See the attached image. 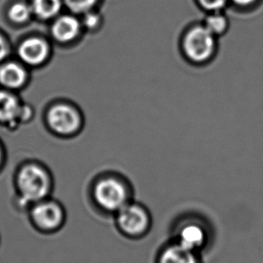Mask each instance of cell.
Masks as SVG:
<instances>
[{"mask_svg":"<svg viewBox=\"0 0 263 263\" xmlns=\"http://www.w3.org/2000/svg\"><path fill=\"white\" fill-rule=\"evenodd\" d=\"M28 81V72L21 63L3 62L0 64V85L10 91L22 88Z\"/></svg>","mask_w":263,"mask_h":263,"instance_id":"cell-11","label":"cell"},{"mask_svg":"<svg viewBox=\"0 0 263 263\" xmlns=\"http://www.w3.org/2000/svg\"><path fill=\"white\" fill-rule=\"evenodd\" d=\"M47 123L51 130L61 136H70L79 130L81 119L73 106L58 104L51 106L47 113Z\"/></svg>","mask_w":263,"mask_h":263,"instance_id":"cell-6","label":"cell"},{"mask_svg":"<svg viewBox=\"0 0 263 263\" xmlns=\"http://www.w3.org/2000/svg\"><path fill=\"white\" fill-rule=\"evenodd\" d=\"M1 158H2V154H1V150H0V161H1Z\"/></svg>","mask_w":263,"mask_h":263,"instance_id":"cell-21","label":"cell"},{"mask_svg":"<svg viewBox=\"0 0 263 263\" xmlns=\"http://www.w3.org/2000/svg\"><path fill=\"white\" fill-rule=\"evenodd\" d=\"M200 21L205 28L219 40L226 36L230 30L231 21L227 10L204 13V16Z\"/></svg>","mask_w":263,"mask_h":263,"instance_id":"cell-13","label":"cell"},{"mask_svg":"<svg viewBox=\"0 0 263 263\" xmlns=\"http://www.w3.org/2000/svg\"><path fill=\"white\" fill-rule=\"evenodd\" d=\"M9 54V47L8 42L5 39L3 35L0 34V64L4 62L5 60L8 58Z\"/></svg>","mask_w":263,"mask_h":263,"instance_id":"cell-20","label":"cell"},{"mask_svg":"<svg viewBox=\"0 0 263 263\" xmlns=\"http://www.w3.org/2000/svg\"><path fill=\"white\" fill-rule=\"evenodd\" d=\"M95 197L101 208L111 212H118L132 201L127 183L116 178L99 181L96 186Z\"/></svg>","mask_w":263,"mask_h":263,"instance_id":"cell-5","label":"cell"},{"mask_svg":"<svg viewBox=\"0 0 263 263\" xmlns=\"http://www.w3.org/2000/svg\"><path fill=\"white\" fill-rule=\"evenodd\" d=\"M120 231L130 238H143L150 233L153 216L145 205L131 201L117 213Z\"/></svg>","mask_w":263,"mask_h":263,"instance_id":"cell-4","label":"cell"},{"mask_svg":"<svg viewBox=\"0 0 263 263\" xmlns=\"http://www.w3.org/2000/svg\"><path fill=\"white\" fill-rule=\"evenodd\" d=\"M31 7L37 18L48 21L60 15L64 7L63 0H32Z\"/></svg>","mask_w":263,"mask_h":263,"instance_id":"cell-14","label":"cell"},{"mask_svg":"<svg viewBox=\"0 0 263 263\" xmlns=\"http://www.w3.org/2000/svg\"><path fill=\"white\" fill-rule=\"evenodd\" d=\"M179 50L187 64L202 68L215 61L219 52V39L213 35L201 21H193L181 31Z\"/></svg>","mask_w":263,"mask_h":263,"instance_id":"cell-1","label":"cell"},{"mask_svg":"<svg viewBox=\"0 0 263 263\" xmlns=\"http://www.w3.org/2000/svg\"><path fill=\"white\" fill-rule=\"evenodd\" d=\"M171 240L193 252L201 253L212 245L213 227L205 217L186 213L172 223Z\"/></svg>","mask_w":263,"mask_h":263,"instance_id":"cell-2","label":"cell"},{"mask_svg":"<svg viewBox=\"0 0 263 263\" xmlns=\"http://www.w3.org/2000/svg\"><path fill=\"white\" fill-rule=\"evenodd\" d=\"M82 28L81 20L75 15H59L51 25V36L60 44H70L77 39Z\"/></svg>","mask_w":263,"mask_h":263,"instance_id":"cell-9","label":"cell"},{"mask_svg":"<svg viewBox=\"0 0 263 263\" xmlns=\"http://www.w3.org/2000/svg\"><path fill=\"white\" fill-rule=\"evenodd\" d=\"M64 6L74 15H83L93 10L99 0H63Z\"/></svg>","mask_w":263,"mask_h":263,"instance_id":"cell-16","label":"cell"},{"mask_svg":"<svg viewBox=\"0 0 263 263\" xmlns=\"http://www.w3.org/2000/svg\"><path fill=\"white\" fill-rule=\"evenodd\" d=\"M34 223L45 230H53L62 223L63 212L61 206L52 201L37 202L32 211Z\"/></svg>","mask_w":263,"mask_h":263,"instance_id":"cell-10","label":"cell"},{"mask_svg":"<svg viewBox=\"0 0 263 263\" xmlns=\"http://www.w3.org/2000/svg\"><path fill=\"white\" fill-rule=\"evenodd\" d=\"M81 21L83 28L93 32V31L100 28V26L102 25V15L99 12L96 11L93 9V10L83 14Z\"/></svg>","mask_w":263,"mask_h":263,"instance_id":"cell-18","label":"cell"},{"mask_svg":"<svg viewBox=\"0 0 263 263\" xmlns=\"http://www.w3.org/2000/svg\"><path fill=\"white\" fill-rule=\"evenodd\" d=\"M155 263H204L201 253L185 248L172 240L166 241L158 250Z\"/></svg>","mask_w":263,"mask_h":263,"instance_id":"cell-8","label":"cell"},{"mask_svg":"<svg viewBox=\"0 0 263 263\" xmlns=\"http://www.w3.org/2000/svg\"><path fill=\"white\" fill-rule=\"evenodd\" d=\"M263 0H229V8L239 13H251L262 4Z\"/></svg>","mask_w":263,"mask_h":263,"instance_id":"cell-19","label":"cell"},{"mask_svg":"<svg viewBox=\"0 0 263 263\" xmlns=\"http://www.w3.org/2000/svg\"><path fill=\"white\" fill-rule=\"evenodd\" d=\"M23 104L10 90H0V123L14 125L18 124Z\"/></svg>","mask_w":263,"mask_h":263,"instance_id":"cell-12","label":"cell"},{"mask_svg":"<svg viewBox=\"0 0 263 263\" xmlns=\"http://www.w3.org/2000/svg\"><path fill=\"white\" fill-rule=\"evenodd\" d=\"M195 4L203 13L227 10L229 0H194Z\"/></svg>","mask_w":263,"mask_h":263,"instance_id":"cell-17","label":"cell"},{"mask_svg":"<svg viewBox=\"0 0 263 263\" xmlns=\"http://www.w3.org/2000/svg\"><path fill=\"white\" fill-rule=\"evenodd\" d=\"M17 184L19 194L26 204L43 200L51 189V180L47 172L36 164L26 165L21 168Z\"/></svg>","mask_w":263,"mask_h":263,"instance_id":"cell-3","label":"cell"},{"mask_svg":"<svg viewBox=\"0 0 263 263\" xmlns=\"http://www.w3.org/2000/svg\"><path fill=\"white\" fill-rule=\"evenodd\" d=\"M8 15L10 21L17 25L26 24L33 16L31 4H26L25 2H17L12 5L8 9Z\"/></svg>","mask_w":263,"mask_h":263,"instance_id":"cell-15","label":"cell"},{"mask_svg":"<svg viewBox=\"0 0 263 263\" xmlns=\"http://www.w3.org/2000/svg\"><path fill=\"white\" fill-rule=\"evenodd\" d=\"M17 54L25 65L38 67L46 62L50 57L51 46L43 38L29 37L19 44Z\"/></svg>","mask_w":263,"mask_h":263,"instance_id":"cell-7","label":"cell"}]
</instances>
